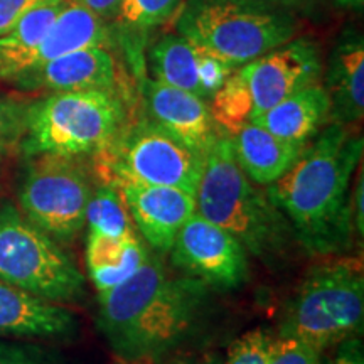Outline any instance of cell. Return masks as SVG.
I'll return each instance as SVG.
<instances>
[{"label":"cell","mask_w":364,"mask_h":364,"mask_svg":"<svg viewBox=\"0 0 364 364\" xmlns=\"http://www.w3.org/2000/svg\"><path fill=\"white\" fill-rule=\"evenodd\" d=\"M115 186L120 189L132 221L145 245L162 257L169 255L179 230L196 213L194 196L167 186L135 182Z\"/></svg>","instance_id":"cell-14"},{"label":"cell","mask_w":364,"mask_h":364,"mask_svg":"<svg viewBox=\"0 0 364 364\" xmlns=\"http://www.w3.org/2000/svg\"><path fill=\"white\" fill-rule=\"evenodd\" d=\"M0 364H61V361L36 346L0 343Z\"/></svg>","instance_id":"cell-28"},{"label":"cell","mask_w":364,"mask_h":364,"mask_svg":"<svg viewBox=\"0 0 364 364\" xmlns=\"http://www.w3.org/2000/svg\"><path fill=\"white\" fill-rule=\"evenodd\" d=\"M351 216L354 235L363 240L364 236V176L363 167H359V174L356 176V182L351 193Z\"/></svg>","instance_id":"cell-30"},{"label":"cell","mask_w":364,"mask_h":364,"mask_svg":"<svg viewBox=\"0 0 364 364\" xmlns=\"http://www.w3.org/2000/svg\"><path fill=\"white\" fill-rule=\"evenodd\" d=\"M122 91L81 90L48 93L27 105L21 150L91 159L112 142L129 118Z\"/></svg>","instance_id":"cell-5"},{"label":"cell","mask_w":364,"mask_h":364,"mask_svg":"<svg viewBox=\"0 0 364 364\" xmlns=\"http://www.w3.org/2000/svg\"><path fill=\"white\" fill-rule=\"evenodd\" d=\"M268 364H322L321 353L312 346L292 338L279 334L270 341Z\"/></svg>","instance_id":"cell-27"},{"label":"cell","mask_w":364,"mask_h":364,"mask_svg":"<svg viewBox=\"0 0 364 364\" xmlns=\"http://www.w3.org/2000/svg\"><path fill=\"white\" fill-rule=\"evenodd\" d=\"M181 6L182 0H122L115 21L125 29V38L129 34L142 36L171 21Z\"/></svg>","instance_id":"cell-24"},{"label":"cell","mask_w":364,"mask_h":364,"mask_svg":"<svg viewBox=\"0 0 364 364\" xmlns=\"http://www.w3.org/2000/svg\"><path fill=\"white\" fill-rule=\"evenodd\" d=\"M336 4L346 9H354V11H361L364 6V0H334Z\"/></svg>","instance_id":"cell-33"},{"label":"cell","mask_w":364,"mask_h":364,"mask_svg":"<svg viewBox=\"0 0 364 364\" xmlns=\"http://www.w3.org/2000/svg\"><path fill=\"white\" fill-rule=\"evenodd\" d=\"M321 49L309 38L290 39L280 48L245 63L233 71L252 107V120L322 76Z\"/></svg>","instance_id":"cell-11"},{"label":"cell","mask_w":364,"mask_h":364,"mask_svg":"<svg viewBox=\"0 0 364 364\" xmlns=\"http://www.w3.org/2000/svg\"><path fill=\"white\" fill-rule=\"evenodd\" d=\"M364 273L356 258L318 263L290 300L279 334L318 353L363 332Z\"/></svg>","instance_id":"cell-6"},{"label":"cell","mask_w":364,"mask_h":364,"mask_svg":"<svg viewBox=\"0 0 364 364\" xmlns=\"http://www.w3.org/2000/svg\"><path fill=\"white\" fill-rule=\"evenodd\" d=\"M252 122L280 139L306 145L331 124L329 95L321 83L304 86Z\"/></svg>","instance_id":"cell-17"},{"label":"cell","mask_w":364,"mask_h":364,"mask_svg":"<svg viewBox=\"0 0 364 364\" xmlns=\"http://www.w3.org/2000/svg\"><path fill=\"white\" fill-rule=\"evenodd\" d=\"M196 213L235 236L248 255L272 268L287 260L297 245L287 218L240 169L228 134L208 152L196 191Z\"/></svg>","instance_id":"cell-3"},{"label":"cell","mask_w":364,"mask_h":364,"mask_svg":"<svg viewBox=\"0 0 364 364\" xmlns=\"http://www.w3.org/2000/svg\"><path fill=\"white\" fill-rule=\"evenodd\" d=\"M206 51L179 34H164L149 48L147 68L152 80L189 91L206 100L203 86V61Z\"/></svg>","instance_id":"cell-21"},{"label":"cell","mask_w":364,"mask_h":364,"mask_svg":"<svg viewBox=\"0 0 364 364\" xmlns=\"http://www.w3.org/2000/svg\"><path fill=\"white\" fill-rule=\"evenodd\" d=\"M97 186L90 159L39 154L27 157L19 186V209L59 245H71L86 226Z\"/></svg>","instance_id":"cell-9"},{"label":"cell","mask_w":364,"mask_h":364,"mask_svg":"<svg viewBox=\"0 0 364 364\" xmlns=\"http://www.w3.org/2000/svg\"><path fill=\"white\" fill-rule=\"evenodd\" d=\"M100 181L167 186L196 198L206 156L167 134L150 118H127L112 142L90 159Z\"/></svg>","instance_id":"cell-7"},{"label":"cell","mask_w":364,"mask_h":364,"mask_svg":"<svg viewBox=\"0 0 364 364\" xmlns=\"http://www.w3.org/2000/svg\"><path fill=\"white\" fill-rule=\"evenodd\" d=\"M211 292L201 280L172 272L150 250L130 279L98 294V329L125 363L157 361L193 332Z\"/></svg>","instance_id":"cell-2"},{"label":"cell","mask_w":364,"mask_h":364,"mask_svg":"<svg viewBox=\"0 0 364 364\" xmlns=\"http://www.w3.org/2000/svg\"><path fill=\"white\" fill-rule=\"evenodd\" d=\"M176 33L233 68L295 38L299 22L270 0H182Z\"/></svg>","instance_id":"cell-4"},{"label":"cell","mask_w":364,"mask_h":364,"mask_svg":"<svg viewBox=\"0 0 364 364\" xmlns=\"http://www.w3.org/2000/svg\"><path fill=\"white\" fill-rule=\"evenodd\" d=\"M0 161H2V156H0Z\"/></svg>","instance_id":"cell-36"},{"label":"cell","mask_w":364,"mask_h":364,"mask_svg":"<svg viewBox=\"0 0 364 364\" xmlns=\"http://www.w3.org/2000/svg\"><path fill=\"white\" fill-rule=\"evenodd\" d=\"M0 280L58 304L86 295V279L71 255L11 203L0 206Z\"/></svg>","instance_id":"cell-8"},{"label":"cell","mask_w":364,"mask_h":364,"mask_svg":"<svg viewBox=\"0 0 364 364\" xmlns=\"http://www.w3.org/2000/svg\"><path fill=\"white\" fill-rule=\"evenodd\" d=\"M150 248L139 233L108 236L88 231L86 268L97 294L124 284L147 260Z\"/></svg>","instance_id":"cell-20"},{"label":"cell","mask_w":364,"mask_h":364,"mask_svg":"<svg viewBox=\"0 0 364 364\" xmlns=\"http://www.w3.org/2000/svg\"><path fill=\"white\" fill-rule=\"evenodd\" d=\"M86 225L91 233L108 236L136 235L129 208L122 198L120 189L113 182L97 181L86 209Z\"/></svg>","instance_id":"cell-23"},{"label":"cell","mask_w":364,"mask_h":364,"mask_svg":"<svg viewBox=\"0 0 364 364\" xmlns=\"http://www.w3.org/2000/svg\"><path fill=\"white\" fill-rule=\"evenodd\" d=\"M46 0H0V36L7 34L27 12Z\"/></svg>","instance_id":"cell-29"},{"label":"cell","mask_w":364,"mask_h":364,"mask_svg":"<svg viewBox=\"0 0 364 364\" xmlns=\"http://www.w3.org/2000/svg\"><path fill=\"white\" fill-rule=\"evenodd\" d=\"M272 336L263 329L245 332L233 341L225 364H268V349Z\"/></svg>","instance_id":"cell-26"},{"label":"cell","mask_w":364,"mask_h":364,"mask_svg":"<svg viewBox=\"0 0 364 364\" xmlns=\"http://www.w3.org/2000/svg\"><path fill=\"white\" fill-rule=\"evenodd\" d=\"M140 93L144 115L196 152L208 156L216 140L226 134L216 124L209 102L189 91L144 76Z\"/></svg>","instance_id":"cell-12"},{"label":"cell","mask_w":364,"mask_h":364,"mask_svg":"<svg viewBox=\"0 0 364 364\" xmlns=\"http://www.w3.org/2000/svg\"><path fill=\"white\" fill-rule=\"evenodd\" d=\"M78 321L65 304L43 299L0 280V336L53 339L75 334Z\"/></svg>","instance_id":"cell-15"},{"label":"cell","mask_w":364,"mask_h":364,"mask_svg":"<svg viewBox=\"0 0 364 364\" xmlns=\"http://www.w3.org/2000/svg\"><path fill=\"white\" fill-rule=\"evenodd\" d=\"M270 2H275V4H279V6H282V4H287V6H289V4H297V2H304V0H270Z\"/></svg>","instance_id":"cell-35"},{"label":"cell","mask_w":364,"mask_h":364,"mask_svg":"<svg viewBox=\"0 0 364 364\" xmlns=\"http://www.w3.org/2000/svg\"><path fill=\"white\" fill-rule=\"evenodd\" d=\"M105 21H115L122 0H75Z\"/></svg>","instance_id":"cell-32"},{"label":"cell","mask_w":364,"mask_h":364,"mask_svg":"<svg viewBox=\"0 0 364 364\" xmlns=\"http://www.w3.org/2000/svg\"><path fill=\"white\" fill-rule=\"evenodd\" d=\"M169 364H218V363L199 361V359H176V361H171Z\"/></svg>","instance_id":"cell-34"},{"label":"cell","mask_w":364,"mask_h":364,"mask_svg":"<svg viewBox=\"0 0 364 364\" xmlns=\"http://www.w3.org/2000/svg\"><path fill=\"white\" fill-rule=\"evenodd\" d=\"M331 364H364L363 343L358 336L343 341Z\"/></svg>","instance_id":"cell-31"},{"label":"cell","mask_w":364,"mask_h":364,"mask_svg":"<svg viewBox=\"0 0 364 364\" xmlns=\"http://www.w3.org/2000/svg\"><path fill=\"white\" fill-rule=\"evenodd\" d=\"M331 124L353 125L364 115V43L361 34H346L331 54L326 83Z\"/></svg>","instance_id":"cell-16"},{"label":"cell","mask_w":364,"mask_h":364,"mask_svg":"<svg viewBox=\"0 0 364 364\" xmlns=\"http://www.w3.org/2000/svg\"><path fill=\"white\" fill-rule=\"evenodd\" d=\"M230 136L240 169L260 188L280 179L306 147L280 139L253 122L245 124Z\"/></svg>","instance_id":"cell-18"},{"label":"cell","mask_w":364,"mask_h":364,"mask_svg":"<svg viewBox=\"0 0 364 364\" xmlns=\"http://www.w3.org/2000/svg\"><path fill=\"white\" fill-rule=\"evenodd\" d=\"M65 0H46L26 14L7 34L0 36V81L27 70L46 33L63 9Z\"/></svg>","instance_id":"cell-22"},{"label":"cell","mask_w":364,"mask_h":364,"mask_svg":"<svg viewBox=\"0 0 364 364\" xmlns=\"http://www.w3.org/2000/svg\"><path fill=\"white\" fill-rule=\"evenodd\" d=\"M27 105L0 95V156L21 149Z\"/></svg>","instance_id":"cell-25"},{"label":"cell","mask_w":364,"mask_h":364,"mask_svg":"<svg viewBox=\"0 0 364 364\" xmlns=\"http://www.w3.org/2000/svg\"><path fill=\"white\" fill-rule=\"evenodd\" d=\"M169 257L177 272L211 290H236L250 277V255L243 245L199 213L181 228Z\"/></svg>","instance_id":"cell-10"},{"label":"cell","mask_w":364,"mask_h":364,"mask_svg":"<svg viewBox=\"0 0 364 364\" xmlns=\"http://www.w3.org/2000/svg\"><path fill=\"white\" fill-rule=\"evenodd\" d=\"M364 140L349 125L327 124L267 196L292 228L295 241L312 257H338L354 241L351 181Z\"/></svg>","instance_id":"cell-1"},{"label":"cell","mask_w":364,"mask_h":364,"mask_svg":"<svg viewBox=\"0 0 364 364\" xmlns=\"http://www.w3.org/2000/svg\"><path fill=\"white\" fill-rule=\"evenodd\" d=\"M91 46L110 48L112 31L108 27V21L98 17L75 0H65L63 9L36 49L29 68L44 65L51 59Z\"/></svg>","instance_id":"cell-19"},{"label":"cell","mask_w":364,"mask_h":364,"mask_svg":"<svg viewBox=\"0 0 364 364\" xmlns=\"http://www.w3.org/2000/svg\"><path fill=\"white\" fill-rule=\"evenodd\" d=\"M6 85L26 93H59V91L107 90L122 91L113 54L103 46L51 59L36 68L21 71Z\"/></svg>","instance_id":"cell-13"}]
</instances>
